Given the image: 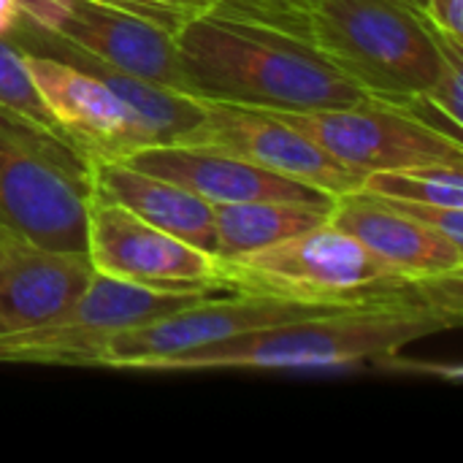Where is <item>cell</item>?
Here are the masks:
<instances>
[{
	"mask_svg": "<svg viewBox=\"0 0 463 463\" xmlns=\"http://www.w3.org/2000/svg\"><path fill=\"white\" fill-rule=\"evenodd\" d=\"M461 279H434L402 296L347 304L323 315L260 328L187 355L157 361L146 372L342 374L385 369L404 347L461 326Z\"/></svg>",
	"mask_w": 463,
	"mask_h": 463,
	"instance_id": "obj_1",
	"label": "cell"
},
{
	"mask_svg": "<svg viewBox=\"0 0 463 463\" xmlns=\"http://www.w3.org/2000/svg\"><path fill=\"white\" fill-rule=\"evenodd\" d=\"M193 98L266 111L342 109L372 95L298 38L217 0L174 27Z\"/></svg>",
	"mask_w": 463,
	"mask_h": 463,
	"instance_id": "obj_2",
	"label": "cell"
},
{
	"mask_svg": "<svg viewBox=\"0 0 463 463\" xmlns=\"http://www.w3.org/2000/svg\"><path fill=\"white\" fill-rule=\"evenodd\" d=\"M266 22L361 84L372 98L410 106L426 95L448 41L402 0H217Z\"/></svg>",
	"mask_w": 463,
	"mask_h": 463,
	"instance_id": "obj_3",
	"label": "cell"
},
{
	"mask_svg": "<svg viewBox=\"0 0 463 463\" xmlns=\"http://www.w3.org/2000/svg\"><path fill=\"white\" fill-rule=\"evenodd\" d=\"M92 163L65 133L0 103V236L84 252Z\"/></svg>",
	"mask_w": 463,
	"mask_h": 463,
	"instance_id": "obj_4",
	"label": "cell"
},
{
	"mask_svg": "<svg viewBox=\"0 0 463 463\" xmlns=\"http://www.w3.org/2000/svg\"><path fill=\"white\" fill-rule=\"evenodd\" d=\"M217 263L228 290L320 307L364 304L402 296L423 285L385 266L334 222L315 225L271 247Z\"/></svg>",
	"mask_w": 463,
	"mask_h": 463,
	"instance_id": "obj_5",
	"label": "cell"
},
{
	"mask_svg": "<svg viewBox=\"0 0 463 463\" xmlns=\"http://www.w3.org/2000/svg\"><path fill=\"white\" fill-rule=\"evenodd\" d=\"M331 309L336 307L301 304L277 296H258V293H239V290L217 293L109 336L100 345L98 355L92 358V366L119 369V372H146L157 361L187 355L260 328L323 315Z\"/></svg>",
	"mask_w": 463,
	"mask_h": 463,
	"instance_id": "obj_6",
	"label": "cell"
},
{
	"mask_svg": "<svg viewBox=\"0 0 463 463\" xmlns=\"http://www.w3.org/2000/svg\"><path fill=\"white\" fill-rule=\"evenodd\" d=\"M206 296L217 293H168L95 274L81 296L52 320L0 334V364L92 366V358L109 336Z\"/></svg>",
	"mask_w": 463,
	"mask_h": 463,
	"instance_id": "obj_7",
	"label": "cell"
},
{
	"mask_svg": "<svg viewBox=\"0 0 463 463\" xmlns=\"http://www.w3.org/2000/svg\"><path fill=\"white\" fill-rule=\"evenodd\" d=\"M361 176L410 165H463L461 138L434 128L410 106L377 98L317 111H274Z\"/></svg>",
	"mask_w": 463,
	"mask_h": 463,
	"instance_id": "obj_8",
	"label": "cell"
},
{
	"mask_svg": "<svg viewBox=\"0 0 463 463\" xmlns=\"http://www.w3.org/2000/svg\"><path fill=\"white\" fill-rule=\"evenodd\" d=\"M22 16L90 57L190 95L174 30L109 0H19Z\"/></svg>",
	"mask_w": 463,
	"mask_h": 463,
	"instance_id": "obj_9",
	"label": "cell"
},
{
	"mask_svg": "<svg viewBox=\"0 0 463 463\" xmlns=\"http://www.w3.org/2000/svg\"><path fill=\"white\" fill-rule=\"evenodd\" d=\"M84 252L95 274L168 293H231L214 255L92 193Z\"/></svg>",
	"mask_w": 463,
	"mask_h": 463,
	"instance_id": "obj_10",
	"label": "cell"
},
{
	"mask_svg": "<svg viewBox=\"0 0 463 463\" xmlns=\"http://www.w3.org/2000/svg\"><path fill=\"white\" fill-rule=\"evenodd\" d=\"M176 141L231 152L258 168L309 184L331 198L358 190L364 179L358 171L334 160L312 138L266 109L203 100V117Z\"/></svg>",
	"mask_w": 463,
	"mask_h": 463,
	"instance_id": "obj_11",
	"label": "cell"
},
{
	"mask_svg": "<svg viewBox=\"0 0 463 463\" xmlns=\"http://www.w3.org/2000/svg\"><path fill=\"white\" fill-rule=\"evenodd\" d=\"M19 52L46 114L90 160H122L141 146L157 144L144 117L103 79L43 52Z\"/></svg>",
	"mask_w": 463,
	"mask_h": 463,
	"instance_id": "obj_12",
	"label": "cell"
},
{
	"mask_svg": "<svg viewBox=\"0 0 463 463\" xmlns=\"http://www.w3.org/2000/svg\"><path fill=\"white\" fill-rule=\"evenodd\" d=\"M328 222L355 236L372 255L412 282L463 277V244L434 231L377 195L350 190L334 195Z\"/></svg>",
	"mask_w": 463,
	"mask_h": 463,
	"instance_id": "obj_13",
	"label": "cell"
},
{
	"mask_svg": "<svg viewBox=\"0 0 463 463\" xmlns=\"http://www.w3.org/2000/svg\"><path fill=\"white\" fill-rule=\"evenodd\" d=\"M122 160L146 174L187 187L190 193L201 195L212 206L247 203V201H331V195L309 184L285 179L231 152H220L209 146L165 141V144L141 146Z\"/></svg>",
	"mask_w": 463,
	"mask_h": 463,
	"instance_id": "obj_14",
	"label": "cell"
},
{
	"mask_svg": "<svg viewBox=\"0 0 463 463\" xmlns=\"http://www.w3.org/2000/svg\"><path fill=\"white\" fill-rule=\"evenodd\" d=\"M92 277L87 252L0 236V334L52 320L81 296Z\"/></svg>",
	"mask_w": 463,
	"mask_h": 463,
	"instance_id": "obj_15",
	"label": "cell"
},
{
	"mask_svg": "<svg viewBox=\"0 0 463 463\" xmlns=\"http://www.w3.org/2000/svg\"><path fill=\"white\" fill-rule=\"evenodd\" d=\"M92 193L125 206L144 222L214 255V206L187 187L146 174L125 160H95Z\"/></svg>",
	"mask_w": 463,
	"mask_h": 463,
	"instance_id": "obj_16",
	"label": "cell"
},
{
	"mask_svg": "<svg viewBox=\"0 0 463 463\" xmlns=\"http://www.w3.org/2000/svg\"><path fill=\"white\" fill-rule=\"evenodd\" d=\"M331 201L220 203L214 206V258H239L323 225L328 222Z\"/></svg>",
	"mask_w": 463,
	"mask_h": 463,
	"instance_id": "obj_17",
	"label": "cell"
},
{
	"mask_svg": "<svg viewBox=\"0 0 463 463\" xmlns=\"http://www.w3.org/2000/svg\"><path fill=\"white\" fill-rule=\"evenodd\" d=\"M361 193L385 201H418L463 209L461 165H410L366 174L358 184Z\"/></svg>",
	"mask_w": 463,
	"mask_h": 463,
	"instance_id": "obj_18",
	"label": "cell"
},
{
	"mask_svg": "<svg viewBox=\"0 0 463 463\" xmlns=\"http://www.w3.org/2000/svg\"><path fill=\"white\" fill-rule=\"evenodd\" d=\"M0 103L22 111L24 117H30L38 125H46L52 130H60L54 125V119L46 114L41 98L35 95V90L30 84V76L24 71L22 52L16 49V43L11 38H0Z\"/></svg>",
	"mask_w": 463,
	"mask_h": 463,
	"instance_id": "obj_19",
	"label": "cell"
},
{
	"mask_svg": "<svg viewBox=\"0 0 463 463\" xmlns=\"http://www.w3.org/2000/svg\"><path fill=\"white\" fill-rule=\"evenodd\" d=\"M423 100L448 122L461 128V100H463V46L450 41L442 43V62L439 71L426 90Z\"/></svg>",
	"mask_w": 463,
	"mask_h": 463,
	"instance_id": "obj_20",
	"label": "cell"
},
{
	"mask_svg": "<svg viewBox=\"0 0 463 463\" xmlns=\"http://www.w3.org/2000/svg\"><path fill=\"white\" fill-rule=\"evenodd\" d=\"M109 3L133 8V11H138L144 16H152L155 22L174 30L187 16H195L201 11H206L214 0H109Z\"/></svg>",
	"mask_w": 463,
	"mask_h": 463,
	"instance_id": "obj_21",
	"label": "cell"
},
{
	"mask_svg": "<svg viewBox=\"0 0 463 463\" xmlns=\"http://www.w3.org/2000/svg\"><path fill=\"white\" fill-rule=\"evenodd\" d=\"M426 16L439 35L463 46V0H426Z\"/></svg>",
	"mask_w": 463,
	"mask_h": 463,
	"instance_id": "obj_22",
	"label": "cell"
},
{
	"mask_svg": "<svg viewBox=\"0 0 463 463\" xmlns=\"http://www.w3.org/2000/svg\"><path fill=\"white\" fill-rule=\"evenodd\" d=\"M19 16H22L19 0H0V38H5L14 30Z\"/></svg>",
	"mask_w": 463,
	"mask_h": 463,
	"instance_id": "obj_23",
	"label": "cell"
},
{
	"mask_svg": "<svg viewBox=\"0 0 463 463\" xmlns=\"http://www.w3.org/2000/svg\"><path fill=\"white\" fill-rule=\"evenodd\" d=\"M402 3H407V5H412V8H418V11L426 14V0H402Z\"/></svg>",
	"mask_w": 463,
	"mask_h": 463,
	"instance_id": "obj_24",
	"label": "cell"
}]
</instances>
